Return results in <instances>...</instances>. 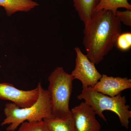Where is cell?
<instances>
[{
    "instance_id": "7a4b0ae2",
    "label": "cell",
    "mask_w": 131,
    "mask_h": 131,
    "mask_svg": "<svg viewBox=\"0 0 131 131\" xmlns=\"http://www.w3.org/2000/svg\"><path fill=\"white\" fill-rule=\"evenodd\" d=\"M37 87L39 90L38 98L31 106L23 108L13 103L6 104L4 110L5 118L1 125H8L7 130L15 131L26 121L35 122L52 118L49 91L43 89L40 82Z\"/></svg>"
},
{
    "instance_id": "277c9868",
    "label": "cell",
    "mask_w": 131,
    "mask_h": 131,
    "mask_svg": "<svg viewBox=\"0 0 131 131\" xmlns=\"http://www.w3.org/2000/svg\"><path fill=\"white\" fill-rule=\"evenodd\" d=\"M80 100H84L85 102L93 109L104 121L106 119L103 112L105 110L111 111L117 115L122 126L128 129L131 118L130 106L126 105L125 96H122L120 93L114 97L103 94L95 91L93 88L88 87L83 89L81 93L77 96Z\"/></svg>"
},
{
    "instance_id": "6da1fadb",
    "label": "cell",
    "mask_w": 131,
    "mask_h": 131,
    "mask_svg": "<svg viewBox=\"0 0 131 131\" xmlns=\"http://www.w3.org/2000/svg\"><path fill=\"white\" fill-rule=\"evenodd\" d=\"M121 30L115 13L106 10L96 12L83 30V44L90 61L97 64L103 60L116 45Z\"/></svg>"
},
{
    "instance_id": "4fadbf2b",
    "label": "cell",
    "mask_w": 131,
    "mask_h": 131,
    "mask_svg": "<svg viewBox=\"0 0 131 131\" xmlns=\"http://www.w3.org/2000/svg\"><path fill=\"white\" fill-rule=\"evenodd\" d=\"M115 46L122 51L129 50L131 47V33H121L117 38Z\"/></svg>"
},
{
    "instance_id": "52a82bcc",
    "label": "cell",
    "mask_w": 131,
    "mask_h": 131,
    "mask_svg": "<svg viewBox=\"0 0 131 131\" xmlns=\"http://www.w3.org/2000/svg\"><path fill=\"white\" fill-rule=\"evenodd\" d=\"M71 111L75 131H101V126L96 119L93 109L86 103L82 102Z\"/></svg>"
},
{
    "instance_id": "2e32d148",
    "label": "cell",
    "mask_w": 131,
    "mask_h": 131,
    "mask_svg": "<svg viewBox=\"0 0 131 131\" xmlns=\"http://www.w3.org/2000/svg\"><path fill=\"white\" fill-rule=\"evenodd\" d=\"M127 1H129V0H127Z\"/></svg>"
},
{
    "instance_id": "8992f818",
    "label": "cell",
    "mask_w": 131,
    "mask_h": 131,
    "mask_svg": "<svg viewBox=\"0 0 131 131\" xmlns=\"http://www.w3.org/2000/svg\"><path fill=\"white\" fill-rule=\"evenodd\" d=\"M39 95L37 86L31 90H24L16 88L11 83H0V99L10 101L20 108L32 105L37 100Z\"/></svg>"
},
{
    "instance_id": "5b68a950",
    "label": "cell",
    "mask_w": 131,
    "mask_h": 131,
    "mask_svg": "<svg viewBox=\"0 0 131 131\" xmlns=\"http://www.w3.org/2000/svg\"><path fill=\"white\" fill-rule=\"evenodd\" d=\"M74 50L76 53L75 66L71 74L74 80L77 79L81 82L83 89L89 87L93 88L102 75L96 69L95 64L79 47H75Z\"/></svg>"
},
{
    "instance_id": "5bb4252c",
    "label": "cell",
    "mask_w": 131,
    "mask_h": 131,
    "mask_svg": "<svg viewBox=\"0 0 131 131\" xmlns=\"http://www.w3.org/2000/svg\"><path fill=\"white\" fill-rule=\"evenodd\" d=\"M17 131H45L43 120L35 122H24Z\"/></svg>"
},
{
    "instance_id": "9c48e42d",
    "label": "cell",
    "mask_w": 131,
    "mask_h": 131,
    "mask_svg": "<svg viewBox=\"0 0 131 131\" xmlns=\"http://www.w3.org/2000/svg\"><path fill=\"white\" fill-rule=\"evenodd\" d=\"M74 6L81 20L87 25L96 13L100 0H73Z\"/></svg>"
},
{
    "instance_id": "9a60e30c",
    "label": "cell",
    "mask_w": 131,
    "mask_h": 131,
    "mask_svg": "<svg viewBox=\"0 0 131 131\" xmlns=\"http://www.w3.org/2000/svg\"><path fill=\"white\" fill-rule=\"evenodd\" d=\"M115 15L120 21L125 25L131 26V10L126 9L125 11H119L117 10Z\"/></svg>"
},
{
    "instance_id": "30bf717a",
    "label": "cell",
    "mask_w": 131,
    "mask_h": 131,
    "mask_svg": "<svg viewBox=\"0 0 131 131\" xmlns=\"http://www.w3.org/2000/svg\"><path fill=\"white\" fill-rule=\"evenodd\" d=\"M39 5L32 0H0V7L4 8L8 16L17 12H28Z\"/></svg>"
},
{
    "instance_id": "8fae6325",
    "label": "cell",
    "mask_w": 131,
    "mask_h": 131,
    "mask_svg": "<svg viewBox=\"0 0 131 131\" xmlns=\"http://www.w3.org/2000/svg\"><path fill=\"white\" fill-rule=\"evenodd\" d=\"M43 121L45 131H75L72 114L65 119L50 118Z\"/></svg>"
},
{
    "instance_id": "3957f363",
    "label": "cell",
    "mask_w": 131,
    "mask_h": 131,
    "mask_svg": "<svg viewBox=\"0 0 131 131\" xmlns=\"http://www.w3.org/2000/svg\"><path fill=\"white\" fill-rule=\"evenodd\" d=\"M74 80L62 67L56 68L48 77L52 118L65 119L71 115L69 105Z\"/></svg>"
},
{
    "instance_id": "ba28073f",
    "label": "cell",
    "mask_w": 131,
    "mask_h": 131,
    "mask_svg": "<svg viewBox=\"0 0 131 131\" xmlns=\"http://www.w3.org/2000/svg\"><path fill=\"white\" fill-rule=\"evenodd\" d=\"M131 88V80L127 77H114L103 74L93 88L103 94L114 97Z\"/></svg>"
},
{
    "instance_id": "7c38bea8",
    "label": "cell",
    "mask_w": 131,
    "mask_h": 131,
    "mask_svg": "<svg viewBox=\"0 0 131 131\" xmlns=\"http://www.w3.org/2000/svg\"><path fill=\"white\" fill-rule=\"evenodd\" d=\"M121 8L131 10V5L127 0H100L96 12L106 10L115 13L118 8Z\"/></svg>"
}]
</instances>
